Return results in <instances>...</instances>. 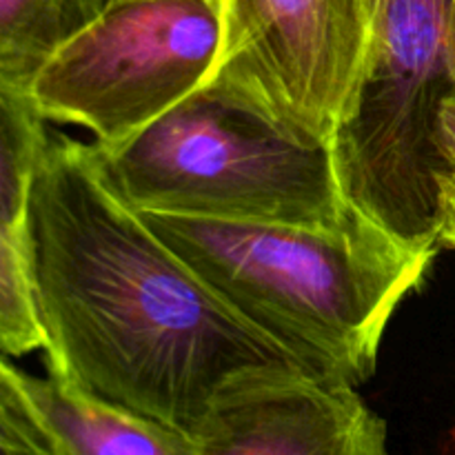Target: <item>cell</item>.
<instances>
[{
    "instance_id": "cell-3",
    "label": "cell",
    "mask_w": 455,
    "mask_h": 455,
    "mask_svg": "<svg viewBox=\"0 0 455 455\" xmlns=\"http://www.w3.org/2000/svg\"><path fill=\"white\" fill-rule=\"evenodd\" d=\"M92 147L138 212L333 225L349 207L329 142L302 136L218 78L123 142Z\"/></svg>"
},
{
    "instance_id": "cell-9",
    "label": "cell",
    "mask_w": 455,
    "mask_h": 455,
    "mask_svg": "<svg viewBox=\"0 0 455 455\" xmlns=\"http://www.w3.org/2000/svg\"><path fill=\"white\" fill-rule=\"evenodd\" d=\"M107 0H0V80L29 92L43 67Z\"/></svg>"
},
{
    "instance_id": "cell-1",
    "label": "cell",
    "mask_w": 455,
    "mask_h": 455,
    "mask_svg": "<svg viewBox=\"0 0 455 455\" xmlns=\"http://www.w3.org/2000/svg\"><path fill=\"white\" fill-rule=\"evenodd\" d=\"M22 251L47 373L96 398L194 435L231 378L309 373L147 225L92 145L49 136Z\"/></svg>"
},
{
    "instance_id": "cell-14",
    "label": "cell",
    "mask_w": 455,
    "mask_h": 455,
    "mask_svg": "<svg viewBox=\"0 0 455 455\" xmlns=\"http://www.w3.org/2000/svg\"><path fill=\"white\" fill-rule=\"evenodd\" d=\"M4 364H7V360H4L3 355H0V367H4Z\"/></svg>"
},
{
    "instance_id": "cell-12",
    "label": "cell",
    "mask_w": 455,
    "mask_h": 455,
    "mask_svg": "<svg viewBox=\"0 0 455 455\" xmlns=\"http://www.w3.org/2000/svg\"><path fill=\"white\" fill-rule=\"evenodd\" d=\"M0 455H65L27 389L25 373L9 363L0 367Z\"/></svg>"
},
{
    "instance_id": "cell-6",
    "label": "cell",
    "mask_w": 455,
    "mask_h": 455,
    "mask_svg": "<svg viewBox=\"0 0 455 455\" xmlns=\"http://www.w3.org/2000/svg\"><path fill=\"white\" fill-rule=\"evenodd\" d=\"M220 3L222 47L212 78L331 145L364 60L363 0Z\"/></svg>"
},
{
    "instance_id": "cell-5",
    "label": "cell",
    "mask_w": 455,
    "mask_h": 455,
    "mask_svg": "<svg viewBox=\"0 0 455 455\" xmlns=\"http://www.w3.org/2000/svg\"><path fill=\"white\" fill-rule=\"evenodd\" d=\"M222 47L220 0H107L29 93L44 120L116 145L203 87Z\"/></svg>"
},
{
    "instance_id": "cell-7",
    "label": "cell",
    "mask_w": 455,
    "mask_h": 455,
    "mask_svg": "<svg viewBox=\"0 0 455 455\" xmlns=\"http://www.w3.org/2000/svg\"><path fill=\"white\" fill-rule=\"evenodd\" d=\"M198 455H391L355 387L289 369L231 378L194 434Z\"/></svg>"
},
{
    "instance_id": "cell-4",
    "label": "cell",
    "mask_w": 455,
    "mask_h": 455,
    "mask_svg": "<svg viewBox=\"0 0 455 455\" xmlns=\"http://www.w3.org/2000/svg\"><path fill=\"white\" fill-rule=\"evenodd\" d=\"M367 47L331 138L347 203L438 251L455 176V0H363Z\"/></svg>"
},
{
    "instance_id": "cell-11",
    "label": "cell",
    "mask_w": 455,
    "mask_h": 455,
    "mask_svg": "<svg viewBox=\"0 0 455 455\" xmlns=\"http://www.w3.org/2000/svg\"><path fill=\"white\" fill-rule=\"evenodd\" d=\"M44 349L29 269L20 240L0 229V354L20 355Z\"/></svg>"
},
{
    "instance_id": "cell-2",
    "label": "cell",
    "mask_w": 455,
    "mask_h": 455,
    "mask_svg": "<svg viewBox=\"0 0 455 455\" xmlns=\"http://www.w3.org/2000/svg\"><path fill=\"white\" fill-rule=\"evenodd\" d=\"M140 216L311 376L349 387L373 376L391 315L420 287L435 256L403 243L351 203L333 225Z\"/></svg>"
},
{
    "instance_id": "cell-10",
    "label": "cell",
    "mask_w": 455,
    "mask_h": 455,
    "mask_svg": "<svg viewBox=\"0 0 455 455\" xmlns=\"http://www.w3.org/2000/svg\"><path fill=\"white\" fill-rule=\"evenodd\" d=\"M47 142L44 116L31 93L0 80V229L20 244L31 182Z\"/></svg>"
},
{
    "instance_id": "cell-13",
    "label": "cell",
    "mask_w": 455,
    "mask_h": 455,
    "mask_svg": "<svg viewBox=\"0 0 455 455\" xmlns=\"http://www.w3.org/2000/svg\"><path fill=\"white\" fill-rule=\"evenodd\" d=\"M455 249V176L443 182V213H440V244Z\"/></svg>"
},
{
    "instance_id": "cell-8",
    "label": "cell",
    "mask_w": 455,
    "mask_h": 455,
    "mask_svg": "<svg viewBox=\"0 0 455 455\" xmlns=\"http://www.w3.org/2000/svg\"><path fill=\"white\" fill-rule=\"evenodd\" d=\"M25 385L65 455H198L196 438L47 373Z\"/></svg>"
}]
</instances>
